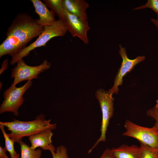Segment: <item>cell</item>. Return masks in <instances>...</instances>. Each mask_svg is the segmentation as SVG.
I'll return each instance as SVG.
<instances>
[{"instance_id": "6da1fadb", "label": "cell", "mask_w": 158, "mask_h": 158, "mask_svg": "<svg viewBox=\"0 0 158 158\" xmlns=\"http://www.w3.org/2000/svg\"><path fill=\"white\" fill-rule=\"evenodd\" d=\"M37 19L25 13L17 14L7 29L6 38L0 45V58L6 55L12 57L40 35L44 27L38 24Z\"/></svg>"}, {"instance_id": "7a4b0ae2", "label": "cell", "mask_w": 158, "mask_h": 158, "mask_svg": "<svg viewBox=\"0 0 158 158\" xmlns=\"http://www.w3.org/2000/svg\"><path fill=\"white\" fill-rule=\"evenodd\" d=\"M51 119L47 120L44 115H38L34 120L23 121L14 119L10 122H0V124L6 127L10 133L8 136L18 143L24 137H29L38 133L47 130H52L56 128V123H50Z\"/></svg>"}, {"instance_id": "3957f363", "label": "cell", "mask_w": 158, "mask_h": 158, "mask_svg": "<svg viewBox=\"0 0 158 158\" xmlns=\"http://www.w3.org/2000/svg\"><path fill=\"white\" fill-rule=\"evenodd\" d=\"M68 32L65 22L59 19L51 25L44 27V29L36 40L12 57L10 63L14 65L23 58L28 56L31 51L35 49L45 46L47 43L52 38L64 36Z\"/></svg>"}, {"instance_id": "277c9868", "label": "cell", "mask_w": 158, "mask_h": 158, "mask_svg": "<svg viewBox=\"0 0 158 158\" xmlns=\"http://www.w3.org/2000/svg\"><path fill=\"white\" fill-rule=\"evenodd\" d=\"M95 95L98 101L102 113L101 135L99 138L88 151V154L90 153L100 142H105L106 141V133L110 120L113 116L114 111L113 101L114 98L112 97V95L110 94L108 91L101 89L96 92Z\"/></svg>"}, {"instance_id": "5b68a950", "label": "cell", "mask_w": 158, "mask_h": 158, "mask_svg": "<svg viewBox=\"0 0 158 158\" xmlns=\"http://www.w3.org/2000/svg\"><path fill=\"white\" fill-rule=\"evenodd\" d=\"M32 84L31 81H28L23 85L19 87L12 84L4 92V100L0 106V114L9 112H12L15 116H18V109L25 101L23 95Z\"/></svg>"}, {"instance_id": "8992f818", "label": "cell", "mask_w": 158, "mask_h": 158, "mask_svg": "<svg viewBox=\"0 0 158 158\" xmlns=\"http://www.w3.org/2000/svg\"><path fill=\"white\" fill-rule=\"evenodd\" d=\"M125 131L122 135L135 138L144 144L158 148V130L153 127H143L127 120L124 123Z\"/></svg>"}, {"instance_id": "52a82bcc", "label": "cell", "mask_w": 158, "mask_h": 158, "mask_svg": "<svg viewBox=\"0 0 158 158\" xmlns=\"http://www.w3.org/2000/svg\"><path fill=\"white\" fill-rule=\"evenodd\" d=\"M50 63L45 59L40 65L31 66L27 65L23 59L19 60L17 65L12 69L11 78H13L12 84L14 85L24 80L31 81L37 79L41 73L49 69L51 66Z\"/></svg>"}, {"instance_id": "ba28073f", "label": "cell", "mask_w": 158, "mask_h": 158, "mask_svg": "<svg viewBox=\"0 0 158 158\" xmlns=\"http://www.w3.org/2000/svg\"><path fill=\"white\" fill-rule=\"evenodd\" d=\"M119 54L122 59L120 67L116 76L113 87L108 91L110 94H117L118 86L122 85L123 77L128 73L131 71L134 67L145 59L144 56H139L135 58L131 59L127 56L126 48L123 47L119 44Z\"/></svg>"}, {"instance_id": "9c48e42d", "label": "cell", "mask_w": 158, "mask_h": 158, "mask_svg": "<svg viewBox=\"0 0 158 158\" xmlns=\"http://www.w3.org/2000/svg\"><path fill=\"white\" fill-rule=\"evenodd\" d=\"M68 31L73 37H77L84 44H88L89 40L87 33L90 29L88 22H84L64 9Z\"/></svg>"}, {"instance_id": "30bf717a", "label": "cell", "mask_w": 158, "mask_h": 158, "mask_svg": "<svg viewBox=\"0 0 158 158\" xmlns=\"http://www.w3.org/2000/svg\"><path fill=\"white\" fill-rule=\"evenodd\" d=\"M64 9L77 16L82 21L88 22L86 11L89 6L84 0H63Z\"/></svg>"}, {"instance_id": "8fae6325", "label": "cell", "mask_w": 158, "mask_h": 158, "mask_svg": "<svg viewBox=\"0 0 158 158\" xmlns=\"http://www.w3.org/2000/svg\"><path fill=\"white\" fill-rule=\"evenodd\" d=\"M53 135L52 131L49 130L29 137L31 147L34 150L39 147L44 150H48L50 152L55 151L56 149L52 144L51 139Z\"/></svg>"}, {"instance_id": "7c38bea8", "label": "cell", "mask_w": 158, "mask_h": 158, "mask_svg": "<svg viewBox=\"0 0 158 158\" xmlns=\"http://www.w3.org/2000/svg\"><path fill=\"white\" fill-rule=\"evenodd\" d=\"M35 8V11L39 16L37 18L38 24L43 27L49 26L56 21L55 13L49 10L47 5L39 0H31Z\"/></svg>"}, {"instance_id": "4fadbf2b", "label": "cell", "mask_w": 158, "mask_h": 158, "mask_svg": "<svg viewBox=\"0 0 158 158\" xmlns=\"http://www.w3.org/2000/svg\"><path fill=\"white\" fill-rule=\"evenodd\" d=\"M112 152L117 158H140L141 150L140 147L133 145L129 146L123 144L111 149Z\"/></svg>"}, {"instance_id": "5bb4252c", "label": "cell", "mask_w": 158, "mask_h": 158, "mask_svg": "<svg viewBox=\"0 0 158 158\" xmlns=\"http://www.w3.org/2000/svg\"><path fill=\"white\" fill-rule=\"evenodd\" d=\"M63 0H44L43 1L47 7L56 14L59 18L65 22L66 17L62 4Z\"/></svg>"}, {"instance_id": "9a60e30c", "label": "cell", "mask_w": 158, "mask_h": 158, "mask_svg": "<svg viewBox=\"0 0 158 158\" xmlns=\"http://www.w3.org/2000/svg\"><path fill=\"white\" fill-rule=\"evenodd\" d=\"M18 143L20 145L21 151L20 158H41L42 154L41 149H33L22 140Z\"/></svg>"}, {"instance_id": "2e32d148", "label": "cell", "mask_w": 158, "mask_h": 158, "mask_svg": "<svg viewBox=\"0 0 158 158\" xmlns=\"http://www.w3.org/2000/svg\"><path fill=\"white\" fill-rule=\"evenodd\" d=\"M4 126L0 124V128L3 135L5 141V148L6 151H8L10 154L11 158H14L18 154L15 150L14 144L15 141L10 138L5 132L4 129Z\"/></svg>"}, {"instance_id": "e0dca14e", "label": "cell", "mask_w": 158, "mask_h": 158, "mask_svg": "<svg viewBox=\"0 0 158 158\" xmlns=\"http://www.w3.org/2000/svg\"><path fill=\"white\" fill-rule=\"evenodd\" d=\"M141 152L140 158H158V148H154L140 143Z\"/></svg>"}, {"instance_id": "ac0fdd59", "label": "cell", "mask_w": 158, "mask_h": 158, "mask_svg": "<svg viewBox=\"0 0 158 158\" xmlns=\"http://www.w3.org/2000/svg\"><path fill=\"white\" fill-rule=\"evenodd\" d=\"M149 8L152 9L157 14L158 18V0H148L145 4L134 8L133 10Z\"/></svg>"}, {"instance_id": "d6986e66", "label": "cell", "mask_w": 158, "mask_h": 158, "mask_svg": "<svg viewBox=\"0 0 158 158\" xmlns=\"http://www.w3.org/2000/svg\"><path fill=\"white\" fill-rule=\"evenodd\" d=\"M53 158H70L66 147L61 145L57 147L55 151L51 152Z\"/></svg>"}, {"instance_id": "ffe728a7", "label": "cell", "mask_w": 158, "mask_h": 158, "mask_svg": "<svg viewBox=\"0 0 158 158\" xmlns=\"http://www.w3.org/2000/svg\"><path fill=\"white\" fill-rule=\"evenodd\" d=\"M146 114L155 120V122L153 127L158 130V109L154 107L148 110Z\"/></svg>"}, {"instance_id": "44dd1931", "label": "cell", "mask_w": 158, "mask_h": 158, "mask_svg": "<svg viewBox=\"0 0 158 158\" xmlns=\"http://www.w3.org/2000/svg\"><path fill=\"white\" fill-rule=\"evenodd\" d=\"M99 158H117L112 153L111 149H106Z\"/></svg>"}, {"instance_id": "7402d4cb", "label": "cell", "mask_w": 158, "mask_h": 158, "mask_svg": "<svg viewBox=\"0 0 158 158\" xmlns=\"http://www.w3.org/2000/svg\"><path fill=\"white\" fill-rule=\"evenodd\" d=\"M8 60L7 59H5L1 64V68L0 69V74L6 70L8 67Z\"/></svg>"}, {"instance_id": "603a6c76", "label": "cell", "mask_w": 158, "mask_h": 158, "mask_svg": "<svg viewBox=\"0 0 158 158\" xmlns=\"http://www.w3.org/2000/svg\"><path fill=\"white\" fill-rule=\"evenodd\" d=\"M6 151L5 148H2L0 146V158H8L6 153Z\"/></svg>"}, {"instance_id": "cb8c5ba5", "label": "cell", "mask_w": 158, "mask_h": 158, "mask_svg": "<svg viewBox=\"0 0 158 158\" xmlns=\"http://www.w3.org/2000/svg\"><path fill=\"white\" fill-rule=\"evenodd\" d=\"M150 20L158 30V18H157V19L152 18Z\"/></svg>"}, {"instance_id": "d4e9b609", "label": "cell", "mask_w": 158, "mask_h": 158, "mask_svg": "<svg viewBox=\"0 0 158 158\" xmlns=\"http://www.w3.org/2000/svg\"><path fill=\"white\" fill-rule=\"evenodd\" d=\"M154 107L158 109V99H157L156 101V104Z\"/></svg>"}, {"instance_id": "484cf974", "label": "cell", "mask_w": 158, "mask_h": 158, "mask_svg": "<svg viewBox=\"0 0 158 158\" xmlns=\"http://www.w3.org/2000/svg\"><path fill=\"white\" fill-rule=\"evenodd\" d=\"M20 155L19 154H18L16 157L14 158H20Z\"/></svg>"}, {"instance_id": "4316f807", "label": "cell", "mask_w": 158, "mask_h": 158, "mask_svg": "<svg viewBox=\"0 0 158 158\" xmlns=\"http://www.w3.org/2000/svg\"></svg>"}]
</instances>
